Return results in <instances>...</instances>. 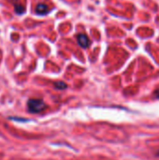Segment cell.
<instances>
[{
  "label": "cell",
  "mask_w": 159,
  "mask_h": 160,
  "mask_svg": "<svg viewBox=\"0 0 159 160\" xmlns=\"http://www.w3.org/2000/svg\"><path fill=\"white\" fill-rule=\"evenodd\" d=\"M15 6V11L18 13V14H22L24 12V8L21 5V4H14Z\"/></svg>",
  "instance_id": "cell-5"
},
{
  "label": "cell",
  "mask_w": 159,
  "mask_h": 160,
  "mask_svg": "<svg viewBox=\"0 0 159 160\" xmlns=\"http://www.w3.org/2000/svg\"><path fill=\"white\" fill-rule=\"evenodd\" d=\"M77 40H78L79 45L81 47H82V48H87L89 46L90 41L88 39V38L85 35H83V34H79L77 36Z\"/></svg>",
  "instance_id": "cell-2"
},
{
  "label": "cell",
  "mask_w": 159,
  "mask_h": 160,
  "mask_svg": "<svg viewBox=\"0 0 159 160\" xmlns=\"http://www.w3.org/2000/svg\"><path fill=\"white\" fill-rule=\"evenodd\" d=\"M49 11V8H48V6L45 5V4H37V7H36V13L37 14H39V15H44L46 14L47 12Z\"/></svg>",
  "instance_id": "cell-3"
},
{
  "label": "cell",
  "mask_w": 159,
  "mask_h": 160,
  "mask_svg": "<svg viewBox=\"0 0 159 160\" xmlns=\"http://www.w3.org/2000/svg\"><path fill=\"white\" fill-rule=\"evenodd\" d=\"M54 87H55L56 89H58V90H64V89H66L67 86V84H66L65 82H54Z\"/></svg>",
  "instance_id": "cell-4"
},
{
  "label": "cell",
  "mask_w": 159,
  "mask_h": 160,
  "mask_svg": "<svg viewBox=\"0 0 159 160\" xmlns=\"http://www.w3.org/2000/svg\"><path fill=\"white\" fill-rule=\"evenodd\" d=\"M47 108L46 103L39 98H29L26 102V110L29 113L37 114L42 112Z\"/></svg>",
  "instance_id": "cell-1"
}]
</instances>
